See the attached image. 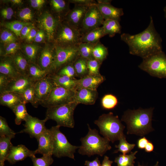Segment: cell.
Here are the masks:
<instances>
[{
	"mask_svg": "<svg viewBox=\"0 0 166 166\" xmlns=\"http://www.w3.org/2000/svg\"><path fill=\"white\" fill-rule=\"evenodd\" d=\"M147 28L142 32L135 35L123 33L121 40L129 47V53L145 58L162 51L161 39L156 31L152 17Z\"/></svg>",
	"mask_w": 166,
	"mask_h": 166,
	"instance_id": "cell-1",
	"label": "cell"
},
{
	"mask_svg": "<svg viewBox=\"0 0 166 166\" xmlns=\"http://www.w3.org/2000/svg\"><path fill=\"white\" fill-rule=\"evenodd\" d=\"M153 109L152 108H139L126 111L122 116L121 121L126 124L127 134L142 136L153 131L152 121Z\"/></svg>",
	"mask_w": 166,
	"mask_h": 166,
	"instance_id": "cell-2",
	"label": "cell"
},
{
	"mask_svg": "<svg viewBox=\"0 0 166 166\" xmlns=\"http://www.w3.org/2000/svg\"><path fill=\"white\" fill-rule=\"evenodd\" d=\"M88 126V132L85 137L80 139L81 145L78 149V152L80 154L89 157L95 155L102 156L111 149L110 141L101 136L96 129H92L89 124Z\"/></svg>",
	"mask_w": 166,
	"mask_h": 166,
	"instance_id": "cell-3",
	"label": "cell"
},
{
	"mask_svg": "<svg viewBox=\"0 0 166 166\" xmlns=\"http://www.w3.org/2000/svg\"><path fill=\"white\" fill-rule=\"evenodd\" d=\"M99 128L100 133L110 142L113 143L119 140L124 134L125 126L122 124L118 116L112 112L103 114L94 121Z\"/></svg>",
	"mask_w": 166,
	"mask_h": 166,
	"instance_id": "cell-4",
	"label": "cell"
},
{
	"mask_svg": "<svg viewBox=\"0 0 166 166\" xmlns=\"http://www.w3.org/2000/svg\"><path fill=\"white\" fill-rule=\"evenodd\" d=\"M78 104L75 102L47 108L45 119L55 121L57 125L73 128L75 122L73 114Z\"/></svg>",
	"mask_w": 166,
	"mask_h": 166,
	"instance_id": "cell-5",
	"label": "cell"
},
{
	"mask_svg": "<svg viewBox=\"0 0 166 166\" xmlns=\"http://www.w3.org/2000/svg\"><path fill=\"white\" fill-rule=\"evenodd\" d=\"M60 127L57 125L50 128L53 139L52 155L57 158L68 157L75 160L74 153L79 146L71 144L60 131Z\"/></svg>",
	"mask_w": 166,
	"mask_h": 166,
	"instance_id": "cell-6",
	"label": "cell"
},
{
	"mask_svg": "<svg viewBox=\"0 0 166 166\" xmlns=\"http://www.w3.org/2000/svg\"><path fill=\"white\" fill-rule=\"evenodd\" d=\"M138 67L152 76L166 78V55L162 51L151 55L143 59Z\"/></svg>",
	"mask_w": 166,
	"mask_h": 166,
	"instance_id": "cell-7",
	"label": "cell"
},
{
	"mask_svg": "<svg viewBox=\"0 0 166 166\" xmlns=\"http://www.w3.org/2000/svg\"><path fill=\"white\" fill-rule=\"evenodd\" d=\"M55 54L49 74H53L63 66L73 63L79 56L78 45L62 46L55 45Z\"/></svg>",
	"mask_w": 166,
	"mask_h": 166,
	"instance_id": "cell-8",
	"label": "cell"
},
{
	"mask_svg": "<svg viewBox=\"0 0 166 166\" xmlns=\"http://www.w3.org/2000/svg\"><path fill=\"white\" fill-rule=\"evenodd\" d=\"M75 94V91L56 85L40 105L48 108L74 102Z\"/></svg>",
	"mask_w": 166,
	"mask_h": 166,
	"instance_id": "cell-9",
	"label": "cell"
},
{
	"mask_svg": "<svg viewBox=\"0 0 166 166\" xmlns=\"http://www.w3.org/2000/svg\"><path fill=\"white\" fill-rule=\"evenodd\" d=\"M66 24L60 25L55 41L56 45L62 46L77 45L81 42V35L79 30Z\"/></svg>",
	"mask_w": 166,
	"mask_h": 166,
	"instance_id": "cell-10",
	"label": "cell"
},
{
	"mask_svg": "<svg viewBox=\"0 0 166 166\" xmlns=\"http://www.w3.org/2000/svg\"><path fill=\"white\" fill-rule=\"evenodd\" d=\"M104 20L96 4L89 7L79 31L81 36L101 26Z\"/></svg>",
	"mask_w": 166,
	"mask_h": 166,
	"instance_id": "cell-11",
	"label": "cell"
},
{
	"mask_svg": "<svg viewBox=\"0 0 166 166\" xmlns=\"http://www.w3.org/2000/svg\"><path fill=\"white\" fill-rule=\"evenodd\" d=\"M47 121L45 118L41 120L29 115L23 125L25 128L19 133H28L30 137L35 138L37 139L39 136L47 129L45 126Z\"/></svg>",
	"mask_w": 166,
	"mask_h": 166,
	"instance_id": "cell-12",
	"label": "cell"
},
{
	"mask_svg": "<svg viewBox=\"0 0 166 166\" xmlns=\"http://www.w3.org/2000/svg\"><path fill=\"white\" fill-rule=\"evenodd\" d=\"M35 82L27 76L20 75L17 77L10 79L6 86L0 91V93L13 92L22 94Z\"/></svg>",
	"mask_w": 166,
	"mask_h": 166,
	"instance_id": "cell-13",
	"label": "cell"
},
{
	"mask_svg": "<svg viewBox=\"0 0 166 166\" xmlns=\"http://www.w3.org/2000/svg\"><path fill=\"white\" fill-rule=\"evenodd\" d=\"M56 86L48 75L35 82L34 94L40 105L47 98Z\"/></svg>",
	"mask_w": 166,
	"mask_h": 166,
	"instance_id": "cell-14",
	"label": "cell"
},
{
	"mask_svg": "<svg viewBox=\"0 0 166 166\" xmlns=\"http://www.w3.org/2000/svg\"><path fill=\"white\" fill-rule=\"evenodd\" d=\"M89 7L75 5L73 8L67 13L66 23L71 27L80 31Z\"/></svg>",
	"mask_w": 166,
	"mask_h": 166,
	"instance_id": "cell-15",
	"label": "cell"
},
{
	"mask_svg": "<svg viewBox=\"0 0 166 166\" xmlns=\"http://www.w3.org/2000/svg\"><path fill=\"white\" fill-rule=\"evenodd\" d=\"M59 21V19L54 18L48 12L43 13L40 18V26L46 32L49 41L55 39V31L60 25Z\"/></svg>",
	"mask_w": 166,
	"mask_h": 166,
	"instance_id": "cell-16",
	"label": "cell"
},
{
	"mask_svg": "<svg viewBox=\"0 0 166 166\" xmlns=\"http://www.w3.org/2000/svg\"><path fill=\"white\" fill-rule=\"evenodd\" d=\"M35 154V150H30L23 145H13L10 148L6 160L11 164H14L24 160L27 157H30Z\"/></svg>",
	"mask_w": 166,
	"mask_h": 166,
	"instance_id": "cell-17",
	"label": "cell"
},
{
	"mask_svg": "<svg viewBox=\"0 0 166 166\" xmlns=\"http://www.w3.org/2000/svg\"><path fill=\"white\" fill-rule=\"evenodd\" d=\"M37 140L38 144V148L35 150L36 154L52 155L53 139L50 129H47Z\"/></svg>",
	"mask_w": 166,
	"mask_h": 166,
	"instance_id": "cell-18",
	"label": "cell"
},
{
	"mask_svg": "<svg viewBox=\"0 0 166 166\" xmlns=\"http://www.w3.org/2000/svg\"><path fill=\"white\" fill-rule=\"evenodd\" d=\"M98 97L97 90L81 88L75 91L74 101L78 104L93 105L95 103Z\"/></svg>",
	"mask_w": 166,
	"mask_h": 166,
	"instance_id": "cell-19",
	"label": "cell"
},
{
	"mask_svg": "<svg viewBox=\"0 0 166 166\" xmlns=\"http://www.w3.org/2000/svg\"><path fill=\"white\" fill-rule=\"evenodd\" d=\"M96 5L105 20L112 19L120 22L124 14L122 8L115 7L111 3H97Z\"/></svg>",
	"mask_w": 166,
	"mask_h": 166,
	"instance_id": "cell-20",
	"label": "cell"
},
{
	"mask_svg": "<svg viewBox=\"0 0 166 166\" xmlns=\"http://www.w3.org/2000/svg\"><path fill=\"white\" fill-rule=\"evenodd\" d=\"M55 54V46L54 48L48 47L44 49L38 57L37 64L43 70L49 73Z\"/></svg>",
	"mask_w": 166,
	"mask_h": 166,
	"instance_id": "cell-21",
	"label": "cell"
},
{
	"mask_svg": "<svg viewBox=\"0 0 166 166\" xmlns=\"http://www.w3.org/2000/svg\"><path fill=\"white\" fill-rule=\"evenodd\" d=\"M105 80V77L102 75L93 76L87 75L77 79L76 90L81 88H87L97 90V89Z\"/></svg>",
	"mask_w": 166,
	"mask_h": 166,
	"instance_id": "cell-22",
	"label": "cell"
},
{
	"mask_svg": "<svg viewBox=\"0 0 166 166\" xmlns=\"http://www.w3.org/2000/svg\"><path fill=\"white\" fill-rule=\"evenodd\" d=\"M23 102H24L21 94L6 92L0 94V105L6 106L12 110L16 106Z\"/></svg>",
	"mask_w": 166,
	"mask_h": 166,
	"instance_id": "cell-23",
	"label": "cell"
},
{
	"mask_svg": "<svg viewBox=\"0 0 166 166\" xmlns=\"http://www.w3.org/2000/svg\"><path fill=\"white\" fill-rule=\"evenodd\" d=\"M0 74L11 78L17 77L21 75L18 72L10 57H4L0 63Z\"/></svg>",
	"mask_w": 166,
	"mask_h": 166,
	"instance_id": "cell-24",
	"label": "cell"
},
{
	"mask_svg": "<svg viewBox=\"0 0 166 166\" xmlns=\"http://www.w3.org/2000/svg\"><path fill=\"white\" fill-rule=\"evenodd\" d=\"M48 75L56 86L75 91L76 90L77 79L55 74H49Z\"/></svg>",
	"mask_w": 166,
	"mask_h": 166,
	"instance_id": "cell-25",
	"label": "cell"
},
{
	"mask_svg": "<svg viewBox=\"0 0 166 166\" xmlns=\"http://www.w3.org/2000/svg\"><path fill=\"white\" fill-rule=\"evenodd\" d=\"M10 57L12 59L19 73L21 75L27 76L30 63L25 56L19 52L16 53Z\"/></svg>",
	"mask_w": 166,
	"mask_h": 166,
	"instance_id": "cell-26",
	"label": "cell"
},
{
	"mask_svg": "<svg viewBox=\"0 0 166 166\" xmlns=\"http://www.w3.org/2000/svg\"><path fill=\"white\" fill-rule=\"evenodd\" d=\"M105 35L113 37L117 34L121 33V26L119 22L112 19L105 20L102 26Z\"/></svg>",
	"mask_w": 166,
	"mask_h": 166,
	"instance_id": "cell-27",
	"label": "cell"
},
{
	"mask_svg": "<svg viewBox=\"0 0 166 166\" xmlns=\"http://www.w3.org/2000/svg\"><path fill=\"white\" fill-rule=\"evenodd\" d=\"M105 36L101 26L82 35L81 38V42L96 44L100 41L101 38Z\"/></svg>",
	"mask_w": 166,
	"mask_h": 166,
	"instance_id": "cell-28",
	"label": "cell"
},
{
	"mask_svg": "<svg viewBox=\"0 0 166 166\" xmlns=\"http://www.w3.org/2000/svg\"><path fill=\"white\" fill-rule=\"evenodd\" d=\"M49 72L42 69L37 64L30 63L27 76L31 80L36 81L46 76Z\"/></svg>",
	"mask_w": 166,
	"mask_h": 166,
	"instance_id": "cell-29",
	"label": "cell"
},
{
	"mask_svg": "<svg viewBox=\"0 0 166 166\" xmlns=\"http://www.w3.org/2000/svg\"><path fill=\"white\" fill-rule=\"evenodd\" d=\"M11 139L6 136L0 137V166H4V162L9 154L11 147L13 145Z\"/></svg>",
	"mask_w": 166,
	"mask_h": 166,
	"instance_id": "cell-30",
	"label": "cell"
},
{
	"mask_svg": "<svg viewBox=\"0 0 166 166\" xmlns=\"http://www.w3.org/2000/svg\"><path fill=\"white\" fill-rule=\"evenodd\" d=\"M87 60L79 56L73 63L76 76L80 78L88 75Z\"/></svg>",
	"mask_w": 166,
	"mask_h": 166,
	"instance_id": "cell-31",
	"label": "cell"
},
{
	"mask_svg": "<svg viewBox=\"0 0 166 166\" xmlns=\"http://www.w3.org/2000/svg\"><path fill=\"white\" fill-rule=\"evenodd\" d=\"M108 54L107 48L100 41L95 44L93 51V55L94 59L102 64L106 59Z\"/></svg>",
	"mask_w": 166,
	"mask_h": 166,
	"instance_id": "cell-32",
	"label": "cell"
},
{
	"mask_svg": "<svg viewBox=\"0 0 166 166\" xmlns=\"http://www.w3.org/2000/svg\"><path fill=\"white\" fill-rule=\"evenodd\" d=\"M26 104L25 102H22L15 107L12 110L15 116V122L17 125H20L22 121H25L29 115L27 112Z\"/></svg>",
	"mask_w": 166,
	"mask_h": 166,
	"instance_id": "cell-33",
	"label": "cell"
},
{
	"mask_svg": "<svg viewBox=\"0 0 166 166\" xmlns=\"http://www.w3.org/2000/svg\"><path fill=\"white\" fill-rule=\"evenodd\" d=\"M137 151L131 152L129 155L121 154L116 157L114 162L117 166H134V160L136 158L135 155Z\"/></svg>",
	"mask_w": 166,
	"mask_h": 166,
	"instance_id": "cell-34",
	"label": "cell"
},
{
	"mask_svg": "<svg viewBox=\"0 0 166 166\" xmlns=\"http://www.w3.org/2000/svg\"><path fill=\"white\" fill-rule=\"evenodd\" d=\"M95 44L81 42L78 45L79 56L89 60L94 59L93 55V51Z\"/></svg>",
	"mask_w": 166,
	"mask_h": 166,
	"instance_id": "cell-35",
	"label": "cell"
},
{
	"mask_svg": "<svg viewBox=\"0 0 166 166\" xmlns=\"http://www.w3.org/2000/svg\"><path fill=\"white\" fill-rule=\"evenodd\" d=\"M32 24L30 22L14 21L5 23L4 26L17 36L19 37L21 36V31L24 26Z\"/></svg>",
	"mask_w": 166,
	"mask_h": 166,
	"instance_id": "cell-36",
	"label": "cell"
},
{
	"mask_svg": "<svg viewBox=\"0 0 166 166\" xmlns=\"http://www.w3.org/2000/svg\"><path fill=\"white\" fill-rule=\"evenodd\" d=\"M38 47L36 45L30 44L25 46L24 56L30 63H36L38 57Z\"/></svg>",
	"mask_w": 166,
	"mask_h": 166,
	"instance_id": "cell-37",
	"label": "cell"
},
{
	"mask_svg": "<svg viewBox=\"0 0 166 166\" xmlns=\"http://www.w3.org/2000/svg\"><path fill=\"white\" fill-rule=\"evenodd\" d=\"M34 84L27 88L22 95L26 104L30 103L34 107L37 108L40 104L35 96Z\"/></svg>",
	"mask_w": 166,
	"mask_h": 166,
	"instance_id": "cell-38",
	"label": "cell"
},
{
	"mask_svg": "<svg viewBox=\"0 0 166 166\" xmlns=\"http://www.w3.org/2000/svg\"><path fill=\"white\" fill-rule=\"evenodd\" d=\"M119 143L115 145L117 149L115 150L114 153H117L120 152L123 154L125 155L129 153L134 148L136 144L128 143L126 140L125 136L124 135L119 140Z\"/></svg>",
	"mask_w": 166,
	"mask_h": 166,
	"instance_id": "cell-39",
	"label": "cell"
},
{
	"mask_svg": "<svg viewBox=\"0 0 166 166\" xmlns=\"http://www.w3.org/2000/svg\"><path fill=\"white\" fill-rule=\"evenodd\" d=\"M118 104V100L115 95L108 94L105 95L101 100V106L103 108L110 110L114 108Z\"/></svg>",
	"mask_w": 166,
	"mask_h": 166,
	"instance_id": "cell-40",
	"label": "cell"
},
{
	"mask_svg": "<svg viewBox=\"0 0 166 166\" xmlns=\"http://www.w3.org/2000/svg\"><path fill=\"white\" fill-rule=\"evenodd\" d=\"M52 154H46L41 158H37L35 155L30 157L33 162L34 166H49L53 162Z\"/></svg>",
	"mask_w": 166,
	"mask_h": 166,
	"instance_id": "cell-41",
	"label": "cell"
},
{
	"mask_svg": "<svg viewBox=\"0 0 166 166\" xmlns=\"http://www.w3.org/2000/svg\"><path fill=\"white\" fill-rule=\"evenodd\" d=\"M16 133L8 126L6 119L0 117V136H6L11 139L14 138Z\"/></svg>",
	"mask_w": 166,
	"mask_h": 166,
	"instance_id": "cell-42",
	"label": "cell"
},
{
	"mask_svg": "<svg viewBox=\"0 0 166 166\" xmlns=\"http://www.w3.org/2000/svg\"><path fill=\"white\" fill-rule=\"evenodd\" d=\"M53 74L66 76L74 79H75V77L76 76L73 63L63 66Z\"/></svg>",
	"mask_w": 166,
	"mask_h": 166,
	"instance_id": "cell-43",
	"label": "cell"
},
{
	"mask_svg": "<svg viewBox=\"0 0 166 166\" xmlns=\"http://www.w3.org/2000/svg\"><path fill=\"white\" fill-rule=\"evenodd\" d=\"M101 64L95 59L87 60L88 75H89L100 76L99 69Z\"/></svg>",
	"mask_w": 166,
	"mask_h": 166,
	"instance_id": "cell-44",
	"label": "cell"
},
{
	"mask_svg": "<svg viewBox=\"0 0 166 166\" xmlns=\"http://www.w3.org/2000/svg\"><path fill=\"white\" fill-rule=\"evenodd\" d=\"M51 3L53 10L57 13L64 11L67 7L66 2L63 0H52Z\"/></svg>",
	"mask_w": 166,
	"mask_h": 166,
	"instance_id": "cell-45",
	"label": "cell"
},
{
	"mask_svg": "<svg viewBox=\"0 0 166 166\" xmlns=\"http://www.w3.org/2000/svg\"><path fill=\"white\" fill-rule=\"evenodd\" d=\"M0 39L2 42L9 44L15 42L17 40L13 33L7 30L2 31L0 35Z\"/></svg>",
	"mask_w": 166,
	"mask_h": 166,
	"instance_id": "cell-46",
	"label": "cell"
},
{
	"mask_svg": "<svg viewBox=\"0 0 166 166\" xmlns=\"http://www.w3.org/2000/svg\"><path fill=\"white\" fill-rule=\"evenodd\" d=\"M19 48V45L18 43L14 42L9 44L2 55L4 57L11 56L17 53Z\"/></svg>",
	"mask_w": 166,
	"mask_h": 166,
	"instance_id": "cell-47",
	"label": "cell"
},
{
	"mask_svg": "<svg viewBox=\"0 0 166 166\" xmlns=\"http://www.w3.org/2000/svg\"><path fill=\"white\" fill-rule=\"evenodd\" d=\"M20 18L24 21H29L33 19V14L31 10L28 8H25L22 9L19 13Z\"/></svg>",
	"mask_w": 166,
	"mask_h": 166,
	"instance_id": "cell-48",
	"label": "cell"
},
{
	"mask_svg": "<svg viewBox=\"0 0 166 166\" xmlns=\"http://www.w3.org/2000/svg\"><path fill=\"white\" fill-rule=\"evenodd\" d=\"M74 4L83 6H90L97 4V2L93 0H71L69 1Z\"/></svg>",
	"mask_w": 166,
	"mask_h": 166,
	"instance_id": "cell-49",
	"label": "cell"
},
{
	"mask_svg": "<svg viewBox=\"0 0 166 166\" xmlns=\"http://www.w3.org/2000/svg\"><path fill=\"white\" fill-rule=\"evenodd\" d=\"M1 14L4 18L9 20L12 18L14 14V11L11 8L6 7L3 9L1 10Z\"/></svg>",
	"mask_w": 166,
	"mask_h": 166,
	"instance_id": "cell-50",
	"label": "cell"
},
{
	"mask_svg": "<svg viewBox=\"0 0 166 166\" xmlns=\"http://www.w3.org/2000/svg\"><path fill=\"white\" fill-rule=\"evenodd\" d=\"M34 28V26L32 24L24 26L21 31V36L23 38H26L30 31Z\"/></svg>",
	"mask_w": 166,
	"mask_h": 166,
	"instance_id": "cell-51",
	"label": "cell"
},
{
	"mask_svg": "<svg viewBox=\"0 0 166 166\" xmlns=\"http://www.w3.org/2000/svg\"><path fill=\"white\" fill-rule=\"evenodd\" d=\"M10 78L0 74V91L4 88Z\"/></svg>",
	"mask_w": 166,
	"mask_h": 166,
	"instance_id": "cell-52",
	"label": "cell"
},
{
	"mask_svg": "<svg viewBox=\"0 0 166 166\" xmlns=\"http://www.w3.org/2000/svg\"><path fill=\"white\" fill-rule=\"evenodd\" d=\"M149 141L145 137L139 139L137 143L138 148L140 149H144Z\"/></svg>",
	"mask_w": 166,
	"mask_h": 166,
	"instance_id": "cell-53",
	"label": "cell"
},
{
	"mask_svg": "<svg viewBox=\"0 0 166 166\" xmlns=\"http://www.w3.org/2000/svg\"><path fill=\"white\" fill-rule=\"evenodd\" d=\"M30 4L32 6L35 8L41 7L45 2L44 0H31Z\"/></svg>",
	"mask_w": 166,
	"mask_h": 166,
	"instance_id": "cell-54",
	"label": "cell"
},
{
	"mask_svg": "<svg viewBox=\"0 0 166 166\" xmlns=\"http://www.w3.org/2000/svg\"><path fill=\"white\" fill-rule=\"evenodd\" d=\"M84 164L86 166H101V165L98 157L93 161H85Z\"/></svg>",
	"mask_w": 166,
	"mask_h": 166,
	"instance_id": "cell-55",
	"label": "cell"
},
{
	"mask_svg": "<svg viewBox=\"0 0 166 166\" xmlns=\"http://www.w3.org/2000/svg\"><path fill=\"white\" fill-rule=\"evenodd\" d=\"M44 37V31L42 30H41L37 32L34 40L36 42H40L43 40Z\"/></svg>",
	"mask_w": 166,
	"mask_h": 166,
	"instance_id": "cell-56",
	"label": "cell"
},
{
	"mask_svg": "<svg viewBox=\"0 0 166 166\" xmlns=\"http://www.w3.org/2000/svg\"><path fill=\"white\" fill-rule=\"evenodd\" d=\"M37 33L36 30L33 28L29 33L26 38V40L28 42H30L34 39Z\"/></svg>",
	"mask_w": 166,
	"mask_h": 166,
	"instance_id": "cell-57",
	"label": "cell"
},
{
	"mask_svg": "<svg viewBox=\"0 0 166 166\" xmlns=\"http://www.w3.org/2000/svg\"><path fill=\"white\" fill-rule=\"evenodd\" d=\"M113 162V161L109 159V157L105 156L102 161L101 166H112Z\"/></svg>",
	"mask_w": 166,
	"mask_h": 166,
	"instance_id": "cell-58",
	"label": "cell"
},
{
	"mask_svg": "<svg viewBox=\"0 0 166 166\" xmlns=\"http://www.w3.org/2000/svg\"><path fill=\"white\" fill-rule=\"evenodd\" d=\"M154 146L153 144L150 141H149L146 144L144 149L145 151L147 152H150L153 151Z\"/></svg>",
	"mask_w": 166,
	"mask_h": 166,
	"instance_id": "cell-59",
	"label": "cell"
},
{
	"mask_svg": "<svg viewBox=\"0 0 166 166\" xmlns=\"http://www.w3.org/2000/svg\"><path fill=\"white\" fill-rule=\"evenodd\" d=\"M112 1L110 0H97V3L103 4L111 3Z\"/></svg>",
	"mask_w": 166,
	"mask_h": 166,
	"instance_id": "cell-60",
	"label": "cell"
},
{
	"mask_svg": "<svg viewBox=\"0 0 166 166\" xmlns=\"http://www.w3.org/2000/svg\"><path fill=\"white\" fill-rule=\"evenodd\" d=\"M10 1L13 3L16 4H20L22 2V1L21 0H11Z\"/></svg>",
	"mask_w": 166,
	"mask_h": 166,
	"instance_id": "cell-61",
	"label": "cell"
},
{
	"mask_svg": "<svg viewBox=\"0 0 166 166\" xmlns=\"http://www.w3.org/2000/svg\"><path fill=\"white\" fill-rule=\"evenodd\" d=\"M138 166H142V165H140V164H138ZM153 166H159L158 162V161L157 162L156 164Z\"/></svg>",
	"mask_w": 166,
	"mask_h": 166,
	"instance_id": "cell-62",
	"label": "cell"
},
{
	"mask_svg": "<svg viewBox=\"0 0 166 166\" xmlns=\"http://www.w3.org/2000/svg\"><path fill=\"white\" fill-rule=\"evenodd\" d=\"M164 11L165 14V16L166 18V6L164 8Z\"/></svg>",
	"mask_w": 166,
	"mask_h": 166,
	"instance_id": "cell-63",
	"label": "cell"
}]
</instances>
